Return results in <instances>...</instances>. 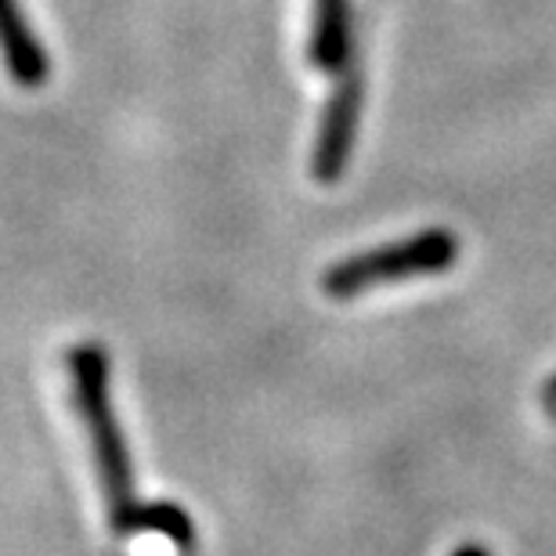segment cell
Listing matches in <instances>:
<instances>
[{"label": "cell", "mask_w": 556, "mask_h": 556, "mask_svg": "<svg viewBox=\"0 0 556 556\" xmlns=\"http://www.w3.org/2000/svg\"><path fill=\"white\" fill-rule=\"evenodd\" d=\"M0 54H4V65L15 84L40 87L48 80V73H51L48 51L33 37L18 0H0Z\"/></svg>", "instance_id": "cell-4"}, {"label": "cell", "mask_w": 556, "mask_h": 556, "mask_svg": "<svg viewBox=\"0 0 556 556\" xmlns=\"http://www.w3.org/2000/svg\"><path fill=\"white\" fill-rule=\"evenodd\" d=\"M73 376H76V405H80L84 427L91 433V448L98 459V477H102L109 498V520L116 535L144 528V509L135 498V477H130L127 444L119 438L113 405H109V362L102 348H76L73 351Z\"/></svg>", "instance_id": "cell-1"}, {"label": "cell", "mask_w": 556, "mask_h": 556, "mask_svg": "<svg viewBox=\"0 0 556 556\" xmlns=\"http://www.w3.org/2000/svg\"><path fill=\"white\" fill-rule=\"evenodd\" d=\"M358 105H362V87L358 80H348L337 87V94L329 98L326 113H321L318 144H315V181L318 185H337L343 166H348L354 130H358Z\"/></svg>", "instance_id": "cell-3"}, {"label": "cell", "mask_w": 556, "mask_h": 556, "mask_svg": "<svg viewBox=\"0 0 556 556\" xmlns=\"http://www.w3.org/2000/svg\"><path fill=\"white\" fill-rule=\"evenodd\" d=\"M311 62L321 73H340L351 62L348 0H315V33H311Z\"/></svg>", "instance_id": "cell-5"}, {"label": "cell", "mask_w": 556, "mask_h": 556, "mask_svg": "<svg viewBox=\"0 0 556 556\" xmlns=\"http://www.w3.org/2000/svg\"><path fill=\"white\" fill-rule=\"evenodd\" d=\"M549 391H553V397H556V380H553V387H549Z\"/></svg>", "instance_id": "cell-7"}, {"label": "cell", "mask_w": 556, "mask_h": 556, "mask_svg": "<svg viewBox=\"0 0 556 556\" xmlns=\"http://www.w3.org/2000/svg\"><path fill=\"white\" fill-rule=\"evenodd\" d=\"M455 556H488V553H484V549H477V546H466V549H459Z\"/></svg>", "instance_id": "cell-6"}, {"label": "cell", "mask_w": 556, "mask_h": 556, "mask_svg": "<svg viewBox=\"0 0 556 556\" xmlns=\"http://www.w3.org/2000/svg\"><path fill=\"white\" fill-rule=\"evenodd\" d=\"M455 257H459V242L448 228H427L413 239L391 242V247L358 253L348 257L321 275V289L337 300L358 296L372 286L387 282H405V278H422V275H441L448 271Z\"/></svg>", "instance_id": "cell-2"}]
</instances>
